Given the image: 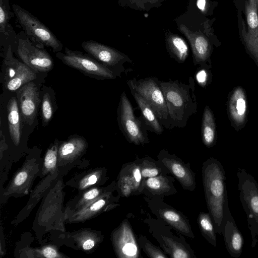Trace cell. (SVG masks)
<instances>
[{"label":"cell","instance_id":"1","mask_svg":"<svg viewBox=\"0 0 258 258\" xmlns=\"http://www.w3.org/2000/svg\"><path fill=\"white\" fill-rule=\"evenodd\" d=\"M202 176L206 203L215 232L222 234L224 223L231 213L225 171L219 161L210 158L203 163Z\"/></svg>","mask_w":258,"mask_h":258},{"label":"cell","instance_id":"2","mask_svg":"<svg viewBox=\"0 0 258 258\" xmlns=\"http://www.w3.org/2000/svg\"><path fill=\"white\" fill-rule=\"evenodd\" d=\"M168 110L171 129L186 126L189 118L197 111L195 82L190 77L188 84L178 80L160 81Z\"/></svg>","mask_w":258,"mask_h":258},{"label":"cell","instance_id":"3","mask_svg":"<svg viewBox=\"0 0 258 258\" xmlns=\"http://www.w3.org/2000/svg\"><path fill=\"white\" fill-rule=\"evenodd\" d=\"M202 16L186 10L176 17L174 21L177 29L185 36L190 46L194 65L209 69L211 68L212 46L208 37L207 24L202 21Z\"/></svg>","mask_w":258,"mask_h":258},{"label":"cell","instance_id":"4","mask_svg":"<svg viewBox=\"0 0 258 258\" xmlns=\"http://www.w3.org/2000/svg\"><path fill=\"white\" fill-rule=\"evenodd\" d=\"M12 10L18 24L33 43L41 48L49 47L55 52L62 50L61 42L37 17L17 4L12 5Z\"/></svg>","mask_w":258,"mask_h":258},{"label":"cell","instance_id":"5","mask_svg":"<svg viewBox=\"0 0 258 258\" xmlns=\"http://www.w3.org/2000/svg\"><path fill=\"white\" fill-rule=\"evenodd\" d=\"M237 176L239 199L246 215L252 239L251 246L253 248L258 243V183L243 168L238 169Z\"/></svg>","mask_w":258,"mask_h":258},{"label":"cell","instance_id":"6","mask_svg":"<svg viewBox=\"0 0 258 258\" xmlns=\"http://www.w3.org/2000/svg\"><path fill=\"white\" fill-rule=\"evenodd\" d=\"M156 77H151L137 80L134 78L127 81L130 90L138 93L155 111L164 128L170 130V123L164 94Z\"/></svg>","mask_w":258,"mask_h":258},{"label":"cell","instance_id":"7","mask_svg":"<svg viewBox=\"0 0 258 258\" xmlns=\"http://www.w3.org/2000/svg\"><path fill=\"white\" fill-rule=\"evenodd\" d=\"M117 113L119 128L128 142L136 145L149 143L148 130L143 117L135 115L124 91L120 95Z\"/></svg>","mask_w":258,"mask_h":258},{"label":"cell","instance_id":"8","mask_svg":"<svg viewBox=\"0 0 258 258\" xmlns=\"http://www.w3.org/2000/svg\"><path fill=\"white\" fill-rule=\"evenodd\" d=\"M56 56L66 65L97 79H115L116 74L90 55L66 47L64 52L56 53Z\"/></svg>","mask_w":258,"mask_h":258},{"label":"cell","instance_id":"9","mask_svg":"<svg viewBox=\"0 0 258 258\" xmlns=\"http://www.w3.org/2000/svg\"><path fill=\"white\" fill-rule=\"evenodd\" d=\"M16 51L22 61L35 72H49L53 68L54 61L49 54L33 43L24 31L18 34Z\"/></svg>","mask_w":258,"mask_h":258},{"label":"cell","instance_id":"10","mask_svg":"<svg viewBox=\"0 0 258 258\" xmlns=\"http://www.w3.org/2000/svg\"><path fill=\"white\" fill-rule=\"evenodd\" d=\"M83 49L91 57L107 67L117 77L125 71L124 64L132 63V59L120 51L94 40L82 42Z\"/></svg>","mask_w":258,"mask_h":258},{"label":"cell","instance_id":"11","mask_svg":"<svg viewBox=\"0 0 258 258\" xmlns=\"http://www.w3.org/2000/svg\"><path fill=\"white\" fill-rule=\"evenodd\" d=\"M4 64V84L6 89L10 91L18 90L36 78L35 71L14 57L11 45L7 49Z\"/></svg>","mask_w":258,"mask_h":258},{"label":"cell","instance_id":"12","mask_svg":"<svg viewBox=\"0 0 258 258\" xmlns=\"http://www.w3.org/2000/svg\"><path fill=\"white\" fill-rule=\"evenodd\" d=\"M158 161L178 180L182 187L193 190L196 187L195 174L184 162L164 149L159 153Z\"/></svg>","mask_w":258,"mask_h":258},{"label":"cell","instance_id":"13","mask_svg":"<svg viewBox=\"0 0 258 258\" xmlns=\"http://www.w3.org/2000/svg\"><path fill=\"white\" fill-rule=\"evenodd\" d=\"M17 101L23 120L31 124L36 117L40 101L38 90L34 82H29L18 90Z\"/></svg>","mask_w":258,"mask_h":258},{"label":"cell","instance_id":"14","mask_svg":"<svg viewBox=\"0 0 258 258\" xmlns=\"http://www.w3.org/2000/svg\"><path fill=\"white\" fill-rule=\"evenodd\" d=\"M246 29L242 28V33L246 46L258 62V15L257 0L245 2Z\"/></svg>","mask_w":258,"mask_h":258},{"label":"cell","instance_id":"15","mask_svg":"<svg viewBox=\"0 0 258 258\" xmlns=\"http://www.w3.org/2000/svg\"><path fill=\"white\" fill-rule=\"evenodd\" d=\"M227 110L233 126L237 130L243 127L246 122L247 102L242 88L237 87L231 92L227 101Z\"/></svg>","mask_w":258,"mask_h":258},{"label":"cell","instance_id":"16","mask_svg":"<svg viewBox=\"0 0 258 258\" xmlns=\"http://www.w3.org/2000/svg\"><path fill=\"white\" fill-rule=\"evenodd\" d=\"M222 234L225 247L230 255L239 257L242 252L243 237L231 213L224 223Z\"/></svg>","mask_w":258,"mask_h":258},{"label":"cell","instance_id":"17","mask_svg":"<svg viewBox=\"0 0 258 258\" xmlns=\"http://www.w3.org/2000/svg\"><path fill=\"white\" fill-rule=\"evenodd\" d=\"M140 165L136 164L127 165L122 170L119 179V187L121 194L125 197L133 192L139 190L142 181Z\"/></svg>","mask_w":258,"mask_h":258},{"label":"cell","instance_id":"18","mask_svg":"<svg viewBox=\"0 0 258 258\" xmlns=\"http://www.w3.org/2000/svg\"><path fill=\"white\" fill-rule=\"evenodd\" d=\"M116 242V249L120 257H137L139 251L132 231L126 223L119 229Z\"/></svg>","mask_w":258,"mask_h":258},{"label":"cell","instance_id":"19","mask_svg":"<svg viewBox=\"0 0 258 258\" xmlns=\"http://www.w3.org/2000/svg\"><path fill=\"white\" fill-rule=\"evenodd\" d=\"M15 16L12 11L9 0H0V37L1 43L14 42L17 44L18 34L10 24L11 19Z\"/></svg>","mask_w":258,"mask_h":258},{"label":"cell","instance_id":"20","mask_svg":"<svg viewBox=\"0 0 258 258\" xmlns=\"http://www.w3.org/2000/svg\"><path fill=\"white\" fill-rule=\"evenodd\" d=\"M165 46L170 56L178 63H183L187 58L189 48L185 40L177 34L167 30L164 32Z\"/></svg>","mask_w":258,"mask_h":258},{"label":"cell","instance_id":"21","mask_svg":"<svg viewBox=\"0 0 258 258\" xmlns=\"http://www.w3.org/2000/svg\"><path fill=\"white\" fill-rule=\"evenodd\" d=\"M130 91L140 109L141 115L148 131L161 135L163 132L164 127L160 123L155 111L138 93L133 90Z\"/></svg>","mask_w":258,"mask_h":258},{"label":"cell","instance_id":"22","mask_svg":"<svg viewBox=\"0 0 258 258\" xmlns=\"http://www.w3.org/2000/svg\"><path fill=\"white\" fill-rule=\"evenodd\" d=\"M201 135L204 144L208 148L213 146L216 140V126L213 111L209 106L204 108L201 126Z\"/></svg>","mask_w":258,"mask_h":258},{"label":"cell","instance_id":"23","mask_svg":"<svg viewBox=\"0 0 258 258\" xmlns=\"http://www.w3.org/2000/svg\"><path fill=\"white\" fill-rule=\"evenodd\" d=\"M9 131L11 138L15 143L19 144L21 135L19 107L17 99L12 97L7 105Z\"/></svg>","mask_w":258,"mask_h":258},{"label":"cell","instance_id":"24","mask_svg":"<svg viewBox=\"0 0 258 258\" xmlns=\"http://www.w3.org/2000/svg\"><path fill=\"white\" fill-rule=\"evenodd\" d=\"M161 216L180 233L194 237L189 225L183 217L175 210L164 209L160 211Z\"/></svg>","mask_w":258,"mask_h":258},{"label":"cell","instance_id":"25","mask_svg":"<svg viewBox=\"0 0 258 258\" xmlns=\"http://www.w3.org/2000/svg\"><path fill=\"white\" fill-rule=\"evenodd\" d=\"M198 223L202 235L214 246H217L215 227L210 213H200Z\"/></svg>","mask_w":258,"mask_h":258},{"label":"cell","instance_id":"26","mask_svg":"<svg viewBox=\"0 0 258 258\" xmlns=\"http://www.w3.org/2000/svg\"><path fill=\"white\" fill-rule=\"evenodd\" d=\"M85 140L80 137H76L64 142L60 147L59 155L63 158H69L78 154L86 147Z\"/></svg>","mask_w":258,"mask_h":258},{"label":"cell","instance_id":"27","mask_svg":"<svg viewBox=\"0 0 258 258\" xmlns=\"http://www.w3.org/2000/svg\"><path fill=\"white\" fill-rule=\"evenodd\" d=\"M171 184L167 177L158 175L147 178L144 182V186L155 194L167 195L171 189Z\"/></svg>","mask_w":258,"mask_h":258},{"label":"cell","instance_id":"28","mask_svg":"<svg viewBox=\"0 0 258 258\" xmlns=\"http://www.w3.org/2000/svg\"><path fill=\"white\" fill-rule=\"evenodd\" d=\"M166 0H118V5L124 8L136 11H149L153 8H159Z\"/></svg>","mask_w":258,"mask_h":258},{"label":"cell","instance_id":"29","mask_svg":"<svg viewBox=\"0 0 258 258\" xmlns=\"http://www.w3.org/2000/svg\"><path fill=\"white\" fill-rule=\"evenodd\" d=\"M170 250L171 256L174 258H189L191 255L187 250L180 243L169 238H163Z\"/></svg>","mask_w":258,"mask_h":258},{"label":"cell","instance_id":"30","mask_svg":"<svg viewBox=\"0 0 258 258\" xmlns=\"http://www.w3.org/2000/svg\"><path fill=\"white\" fill-rule=\"evenodd\" d=\"M140 165L141 173L143 178H147L158 176L161 171V168L155 164L154 162L148 160H143Z\"/></svg>","mask_w":258,"mask_h":258},{"label":"cell","instance_id":"31","mask_svg":"<svg viewBox=\"0 0 258 258\" xmlns=\"http://www.w3.org/2000/svg\"><path fill=\"white\" fill-rule=\"evenodd\" d=\"M41 112L43 125H45L49 122L53 116V107L48 94H45L43 97Z\"/></svg>","mask_w":258,"mask_h":258},{"label":"cell","instance_id":"32","mask_svg":"<svg viewBox=\"0 0 258 258\" xmlns=\"http://www.w3.org/2000/svg\"><path fill=\"white\" fill-rule=\"evenodd\" d=\"M186 10L198 13L201 15H207L209 9V0H189Z\"/></svg>","mask_w":258,"mask_h":258},{"label":"cell","instance_id":"33","mask_svg":"<svg viewBox=\"0 0 258 258\" xmlns=\"http://www.w3.org/2000/svg\"><path fill=\"white\" fill-rule=\"evenodd\" d=\"M106 204V201L103 199H96L89 206L86 207L78 213V218L85 217L89 214L96 212L101 210Z\"/></svg>","mask_w":258,"mask_h":258},{"label":"cell","instance_id":"34","mask_svg":"<svg viewBox=\"0 0 258 258\" xmlns=\"http://www.w3.org/2000/svg\"><path fill=\"white\" fill-rule=\"evenodd\" d=\"M56 158L57 148L54 146L48 149L46 152L44 159L45 168L49 170L53 168L56 163Z\"/></svg>","mask_w":258,"mask_h":258},{"label":"cell","instance_id":"35","mask_svg":"<svg viewBox=\"0 0 258 258\" xmlns=\"http://www.w3.org/2000/svg\"><path fill=\"white\" fill-rule=\"evenodd\" d=\"M209 69L201 67L195 76L196 80L199 85L205 87L208 83L209 74Z\"/></svg>","mask_w":258,"mask_h":258},{"label":"cell","instance_id":"36","mask_svg":"<svg viewBox=\"0 0 258 258\" xmlns=\"http://www.w3.org/2000/svg\"><path fill=\"white\" fill-rule=\"evenodd\" d=\"M145 250L151 257L164 258L167 257L161 251L157 249L150 243H147L145 245Z\"/></svg>","mask_w":258,"mask_h":258},{"label":"cell","instance_id":"37","mask_svg":"<svg viewBox=\"0 0 258 258\" xmlns=\"http://www.w3.org/2000/svg\"><path fill=\"white\" fill-rule=\"evenodd\" d=\"M100 191L97 188H93L84 194L82 199V204L93 201L99 195Z\"/></svg>","mask_w":258,"mask_h":258},{"label":"cell","instance_id":"38","mask_svg":"<svg viewBox=\"0 0 258 258\" xmlns=\"http://www.w3.org/2000/svg\"><path fill=\"white\" fill-rule=\"evenodd\" d=\"M27 178V173L25 171L19 172L14 179V183L16 185H20L24 183Z\"/></svg>","mask_w":258,"mask_h":258},{"label":"cell","instance_id":"39","mask_svg":"<svg viewBox=\"0 0 258 258\" xmlns=\"http://www.w3.org/2000/svg\"><path fill=\"white\" fill-rule=\"evenodd\" d=\"M43 255L46 257L54 258L57 256V252L51 247H46L42 250Z\"/></svg>","mask_w":258,"mask_h":258},{"label":"cell","instance_id":"40","mask_svg":"<svg viewBox=\"0 0 258 258\" xmlns=\"http://www.w3.org/2000/svg\"><path fill=\"white\" fill-rule=\"evenodd\" d=\"M98 179V176L96 174H92L87 179L85 183H84L83 186H89L95 184Z\"/></svg>","mask_w":258,"mask_h":258},{"label":"cell","instance_id":"41","mask_svg":"<svg viewBox=\"0 0 258 258\" xmlns=\"http://www.w3.org/2000/svg\"><path fill=\"white\" fill-rule=\"evenodd\" d=\"M95 245L94 241L92 239L86 240L83 244V248L85 250H89L91 249Z\"/></svg>","mask_w":258,"mask_h":258},{"label":"cell","instance_id":"42","mask_svg":"<svg viewBox=\"0 0 258 258\" xmlns=\"http://www.w3.org/2000/svg\"><path fill=\"white\" fill-rule=\"evenodd\" d=\"M257 8H258V0H257Z\"/></svg>","mask_w":258,"mask_h":258}]
</instances>
